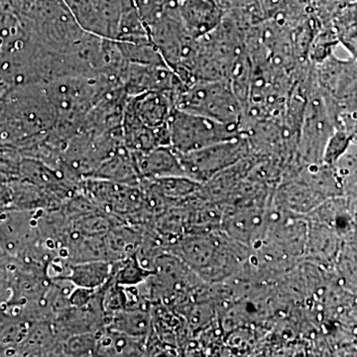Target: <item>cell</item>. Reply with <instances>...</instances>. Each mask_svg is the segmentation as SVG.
<instances>
[{"instance_id":"obj_3","label":"cell","mask_w":357,"mask_h":357,"mask_svg":"<svg viewBox=\"0 0 357 357\" xmlns=\"http://www.w3.org/2000/svg\"><path fill=\"white\" fill-rule=\"evenodd\" d=\"M246 148L245 140L241 136L189 153L177 154L185 177L201 184L241 161Z\"/></svg>"},{"instance_id":"obj_11","label":"cell","mask_w":357,"mask_h":357,"mask_svg":"<svg viewBox=\"0 0 357 357\" xmlns=\"http://www.w3.org/2000/svg\"><path fill=\"white\" fill-rule=\"evenodd\" d=\"M261 225L262 215H260L259 210L245 208L231 213L225 220V227L232 238L241 241H251Z\"/></svg>"},{"instance_id":"obj_2","label":"cell","mask_w":357,"mask_h":357,"mask_svg":"<svg viewBox=\"0 0 357 357\" xmlns=\"http://www.w3.org/2000/svg\"><path fill=\"white\" fill-rule=\"evenodd\" d=\"M168 128L170 146L178 154L189 153L243 136L238 126L222 123L176 107L169 119Z\"/></svg>"},{"instance_id":"obj_12","label":"cell","mask_w":357,"mask_h":357,"mask_svg":"<svg viewBox=\"0 0 357 357\" xmlns=\"http://www.w3.org/2000/svg\"><path fill=\"white\" fill-rule=\"evenodd\" d=\"M36 0H13L14 9L17 11L18 16L22 17L35 3Z\"/></svg>"},{"instance_id":"obj_10","label":"cell","mask_w":357,"mask_h":357,"mask_svg":"<svg viewBox=\"0 0 357 357\" xmlns=\"http://www.w3.org/2000/svg\"><path fill=\"white\" fill-rule=\"evenodd\" d=\"M105 328L146 340L151 331V316L143 307L124 309L105 317Z\"/></svg>"},{"instance_id":"obj_1","label":"cell","mask_w":357,"mask_h":357,"mask_svg":"<svg viewBox=\"0 0 357 357\" xmlns=\"http://www.w3.org/2000/svg\"><path fill=\"white\" fill-rule=\"evenodd\" d=\"M175 107L243 128L244 109L229 81L194 82L178 93Z\"/></svg>"},{"instance_id":"obj_7","label":"cell","mask_w":357,"mask_h":357,"mask_svg":"<svg viewBox=\"0 0 357 357\" xmlns=\"http://www.w3.org/2000/svg\"><path fill=\"white\" fill-rule=\"evenodd\" d=\"M131 154L141 180L184 176L177 152L171 146L155 147Z\"/></svg>"},{"instance_id":"obj_8","label":"cell","mask_w":357,"mask_h":357,"mask_svg":"<svg viewBox=\"0 0 357 357\" xmlns=\"http://www.w3.org/2000/svg\"><path fill=\"white\" fill-rule=\"evenodd\" d=\"M269 238L282 255H299L306 248L307 225L297 218H271Z\"/></svg>"},{"instance_id":"obj_5","label":"cell","mask_w":357,"mask_h":357,"mask_svg":"<svg viewBox=\"0 0 357 357\" xmlns=\"http://www.w3.org/2000/svg\"><path fill=\"white\" fill-rule=\"evenodd\" d=\"M175 249L181 261L204 273L220 271L227 256L222 243L208 236L185 237L176 244Z\"/></svg>"},{"instance_id":"obj_6","label":"cell","mask_w":357,"mask_h":357,"mask_svg":"<svg viewBox=\"0 0 357 357\" xmlns=\"http://www.w3.org/2000/svg\"><path fill=\"white\" fill-rule=\"evenodd\" d=\"M175 4L185 31L192 39L213 31L222 21L223 11L215 0H178Z\"/></svg>"},{"instance_id":"obj_9","label":"cell","mask_w":357,"mask_h":357,"mask_svg":"<svg viewBox=\"0 0 357 357\" xmlns=\"http://www.w3.org/2000/svg\"><path fill=\"white\" fill-rule=\"evenodd\" d=\"M114 266V261L107 260L73 263L68 266V272L64 276L56 279L69 281L75 287L98 290L110 280Z\"/></svg>"},{"instance_id":"obj_4","label":"cell","mask_w":357,"mask_h":357,"mask_svg":"<svg viewBox=\"0 0 357 357\" xmlns=\"http://www.w3.org/2000/svg\"><path fill=\"white\" fill-rule=\"evenodd\" d=\"M175 98L172 91H158L128 96L123 115L153 130H165L175 109Z\"/></svg>"}]
</instances>
